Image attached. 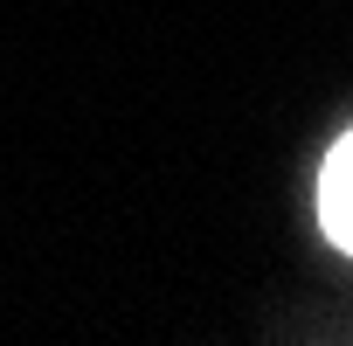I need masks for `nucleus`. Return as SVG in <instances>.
<instances>
[{
  "label": "nucleus",
  "instance_id": "1",
  "mask_svg": "<svg viewBox=\"0 0 353 346\" xmlns=\"http://www.w3.org/2000/svg\"><path fill=\"white\" fill-rule=\"evenodd\" d=\"M319 222H325L332 250L353 256V132H346V139L325 152V166H319Z\"/></svg>",
  "mask_w": 353,
  "mask_h": 346
}]
</instances>
